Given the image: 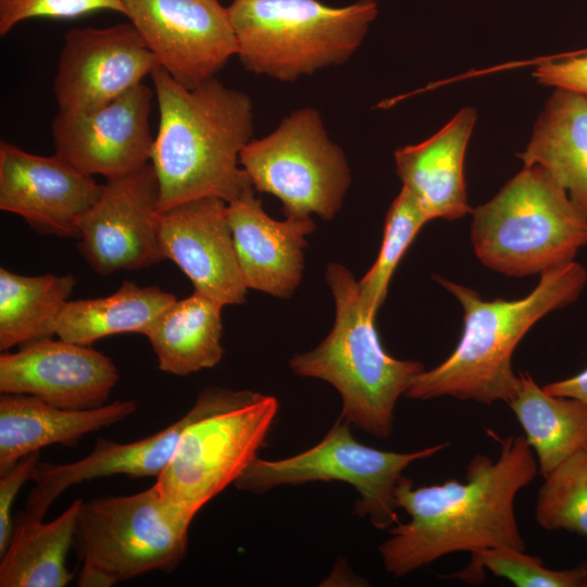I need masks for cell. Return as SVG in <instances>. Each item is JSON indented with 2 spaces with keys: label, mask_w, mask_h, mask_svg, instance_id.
Here are the masks:
<instances>
[{
  "label": "cell",
  "mask_w": 587,
  "mask_h": 587,
  "mask_svg": "<svg viewBox=\"0 0 587 587\" xmlns=\"http://www.w3.org/2000/svg\"><path fill=\"white\" fill-rule=\"evenodd\" d=\"M496 461L477 453L469 462L465 480L414 487L404 476L395 496L408 523L389 528L379 552L387 573L401 577L449 553L488 548L525 551L514 501L538 473L534 451L524 436L499 437Z\"/></svg>",
  "instance_id": "6da1fadb"
},
{
  "label": "cell",
  "mask_w": 587,
  "mask_h": 587,
  "mask_svg": "<svg viewBox=\"0 0 587 587\" xmlns=\"http://www.w3.org/2000/svg\"><path fill=\"white\" fill-rule=\"evenodd\" d=\"M150 76L159 108L150 163L160 211L201 198L229 203L254 189L239 161L253 133L249 96L215 77L188 88L162 66Z\"/></svg>",
  "instance_id": "7a4b0ae2"
},
{
  "label": "cell",
  "mask_w": 587,
  "mask_h": 587,
  "mask_svg": "<svg viewBox=\"0 0 587 587\" xmlns=\"http://www.w3.org/2000/svg\"><path fill=\"white\" fill-rule=\"evenodd\" d=\"M463 309V332L452 353L420 373L405 392L415 400L444 396L491 404L514 397L520 377L513 352L526 333L547 314L574 303L587 283V272L574 260L540 274L537 286L517 300H483L469 287L434 277Z\"/></svg>",
  "instance_id": "3957f363"
},
{
  "label": "cell",
  "mask_w": 587,
  "mask_h": 587,
  "mask_svg": "<svg viewBox=\"0 0 587 587\" xmlns=\"http://www.w3.org/2000/svg\"><path fill=\"white\" fill-rule=\"evenodd\" d=\"M335 301L330 333L314 349L296 354L289 365L296 375L329 383L342 401L340 417L376 438L394 429L397 401L425 369L421 362L388 354L365 308L359 282L339 263L326 268Z\"/></svg>",
  "instance_id": "277c9868"
},
{
  "label": "cell",
  "mask_w": 587,
  "mask_h": 587,
  "mask_svg": "<svg viewBox=\"0 0 587 587\" xmlns=\"http://www.w3.org/2000/svg\"><path fill=\"white\" fill-rule=\"evenodd\" d=\"M245 68L295 82L349 60L378 14L375 0L330 7L319 0H233L227 7Z\"/></svg>",
  "instance_id": "5b68a950"
},
{
  "label": "cell",
  "mask_w": 587,
  "mask_h": 587,
  "mask_svg": "<svg viewBox=\"0 0 587 587\" xmlns=\"http://www.w3.org/2000/svg\"><path fill=\"white\" fill-rule=\"evenodd\" d=\"M471 213L476 257L507 276L540 275L587 245V215L538 165L524 166Z\"/></svg>",
  "instance_id": "8992f818"
},
{
  "label": "cell",
  "mask_w": 587,
  "mask_h": 587,
  "mask_svg": "<svg viewBox=\"0 0 587 587\" xmlns=\"http://www.w3.org/2000/svg\"><path fill=\"white\" fill-rule=\"evenodd\" d=\"M193 407L196 415L154 486L166 501L196 515L258 458L278 402L251 390L207 387Z\"/></svg>",
  "instance_id": "52a82bcc"
},
{
  "label": "cell",
  "mask_w": 587,
  "mask_h": 587,
  "mask_svg": "<svg viewBox=\"0 0 587 587\" xmlns=\"http://www.w3.org/2000/svg\"><path fill=\"white\" fill-rule=\"evenodd\" d=\"M195 516L166 501L154 485L82 501L73 539L82 562L77 585L110 587L153 571L172 572L186 555Z\"/></svg>",
  "instance_id": "ba28073f"
},
{
  "label": "cell",
  "mask_w": 587,
  "mask_h": 587,
  "mask_svg": "<svg viewBox=\"0 0 587 587\" xmlns=\"http://www.w3.org/2000/svg\"><path fill=\"white\" fill-rule=\"evenodd\" d=\"M239 161L252 187L278 198L289 218L334 217L351 182L344 151L313 108L292 111L272 133L251 139Z\"/></svg>",
  "instance_id": "9c48e42d"
},
{
  "label": "cell",
  "mask_w": 587,
  "mask_h": 587,
  "mask_svg": "<svg viewBox=\"0 0 587 587\" xmlns=\"http://www.w3.org/2000/svg\"><path fill=\"white\" fill-rule=\"evenodd\" d=\"M449 445L440 442L411 452L379 450L359 442L350 424L339 417L315 446L280 460L257 458L234 485L262 494L282 485L340 480L359 494L355 513L369 517L376 528L388 529L400 523L395 491L402 472Z\"/></svg>",
  "instance_id": "30bf717a"
},
{
  "label": "cell",
  "mask_w": 587,
  "mask_h": 587,
  "mask_svg": "<svg viewBox=\"0 0 587 587\" xmlns=\"http://www.w3.org/2000/svg\"><path fill=\"white\" fill-rule=\"evenodd\" d=\"M124 15L176 82L193 88L236 55L227 8L218 0H123Z\"/></svg>",
  "instance_id": "8fae6325"
},
{
  "label": "cell",
  "mask_w": 587,
  "mask_h": 587,
  "mask_svg": "<svg viewBox=\"0 0 587 587\" xmlns=\"http://www.w3.org/2000/svg\"><path fill=\"white\" fill-rule=\"evenodd\" d=\"M159 184L151 163L102 186L85 215L77 249L98 274L140 270L164 260L159 241Z\"/></svg>",
  "instance_id": "7c38bea8"
},
{
  "label": "cell",
  "mask_w": 587,
  "mask_h": 587,
  "mask_svg": "<svg viewBox=\"0 0 587 587\" xmlns=\"http://www.w3.org/2000/svg\"><path fill=\"white\" fill-rule=\"evenodd\" d=\"M160 63L130 23L73 28L64 36L54 77L59 111L97 110L143 83Z\"/></svg>",
  "instance_id": "4fadbf2b"
},
{
  "label": "cell",
  "mask_w": 587,
  "mask_h": 587,
  "mask_svg": "<svg viewBox=\"0 0 587 587\" xmlns=\"http://www.w3.org/2000/svg\"><path fill=\"white\" fill-rule=\"evenodd\" d=\"M154 95L141 83L97 110L59 111L51 125L54 154L107 179L141 170L151 161L154 142L149 124Z\"/></svg>",
  "instance_id": "5bb4252c"
},
{
  "label": "cell",
  "mask_w": 587,
  "mask_h": 587,
  "mask_svg": "<svg viewBox=\"0 0 587 587\" xmlns=\"http://www.w3.org/2000/svg\"><path fill=\"white\" fill-rule=\"evenodd\" d=\"M102 186L55 154L42 157L0 143V209L41 234L78 238Z\"/></svg>",
  "instance_id": "9a60e30c"
},
{
  "label": "cell",
  "mask_w": 587,
  "mask_h": 587,
  "mask_svg": "<svg viewBox=\"0 0 587 587\" xmlns=\"http://www.w3.org/2000/svg\"><path fill=\"white\" fill-rule=\"evenodd\" d=\"M118 379L111 358L59 337L33 340L0 355L1 394L29 395L62 409L104 405Z\"/></svg>",
  "instance_id": "2e32d148"
},
{
  "label": "cell",
  "mask_w": 587,
  "mask_h": 587,
  "mask_svg": "<svg viewBox=\"0 0 587 587\" xmlns=\"http://www.w3.org/2000/svg\"><path fill=\"white\" fill-rule=\"evenodd\" d=\"M162 255L191 280L195 291L223 305L245 302V284L228 220L227 203L201 198L161 212Z\"/></svg>",
  "instance_id": "e0dca14e"
},
{
  "label": "cell",
  "mask_w": 587,
  "mask_h": 587,
  "mask_svg": "<svg viewBox=\"0 0 587 587\" xmlns=\"http://www.w3.org/2000/svg\"><path fill=\"white\" fill-rule=\"evenodd\" d=\"M227 212L247 288L289 298L302 278L305 237L315 229L314 221L272 218L254 189L227 203Z\"/></svg>",
  "instance_id": "ac0fdd59"
},
{
  "label": "cell",
  "mask_w": 587,
  "mask_h": 587,
  "mask_svg": "<svg viewBox=\"0 0 587 587\" xmlns=\"http://www.w3.org/2000/svg\"><path fill=\"white\" fill-rule=\"evenodd\" d=\"M195 415L192 405L182 419L166 428L133 442L120 444L99 438L88 455L72 463L40 461L25 510L42 519L65 489L85 480L113 475L157 478L170 463L184 429Z\"/></svg>",
  "instance_id": "d6986e66"
},
{
  "label": "cell",
  "mask_w": 587,
  "mask_h": 587,
  "mask_svg": "<svg viewBox=\"0 0 587 587\" xmlns=\"http://www.w3.org/2000/svg\"><path fill=\"white\" fill-rule=\"evenodd\" d=\"M476 118L473 108H463L425 141L395 152L402 186L416 197L429 220H457L472 212L464 157Z\"/></svg>",
  "instance_id": "ffe728a7"
},
{
  "label": "cell",
  "mask_w": 587,
  "mask_h": 587,
  "mask_svg": "<svg viewBox=\"0 0 587 587\" xmlns=\"http://www.w3.org/2000/svg\"><path fill=\"white\" fill-rule=\"evenodd\" d=\"M137 410L135 400H116L88 410L52 405L29 395L0 397V475L22 458L41 448L75 444L83 436L126 420Z\"/></svg>",
  "instance_id": "44dd1931"
},
{
  "label": "cell",
  "mask_w": 587,
  "mask_h": 587,
  "mask_svg": "<svg viewBox=\"0 0 587 587\" xmlns=\"http://www.w3.org/2000/svg\"><path fill=\"white\" fill-rule=\"evenodd\" d=\"M517 155L544 168L587 215V96L555 88Z\"/></svg>",
  "instance_id": "7402d4cb"
},
{
  "label": "cell",
  "mask_w": 587,
  "mask_h": 587,
  "mask_svg": "<svg viewBox=\"0 0 587 587\" xmlns=\"http://www.w3.org/2000/svg\"><path fill=\"white\" fill-rule=\"evenodd\" d=\"M223 304L198 291L175 300L151 324L145 336L162 372L185 376L215 366L222 347Z\"/></svg>",
  "instance_id": "603a6c76"
},
{
  "label": "cell",
  "mask_w": 587,
  "mask_h": 587,
  "mask_svg": "<svg viewBox=\"0 0 587 587\" xmlns=\"http://www.w3.org/2000/svg\"><path fill=\"white\" fill-rule=\"evenodd\" d=\"M83 500H75L51 522L20 511L0 555L1 587H64L73 578L66 558L73 546L77 513Z\"/></svg>",
  "instance_id": "cb8c5ba5"
},
{
  "label": "cell",
  "mask_w": 587,
  "mask_h": 587,
  "mask_svg": "<svg viewBox=\"0 0 587 587\" xmlns=\"http://www.w3.org/2000/svg\"><path fill=\"white\" fill-rule=\"evenodd\" d=\"M519 377L517 390L508 404L544 477L587 445V404L548 394L528 373H520Z\"/></svg>",
  "instance_id": "d4e9b609"
},
{
  "label": "cell",
  "mask_w": 587,
  "mask_h": 587,
  "mask_svg": "<svg viewBox=\"0 0 587 587\" xmlns=\"http://www.w3.org/2000/svg\"><path fill=\"white\" fill-rule=\"evenodd\" d=\"M176 297L157 286L140 287L125 280L103 298L68 301L57 323L55 336L89 346L115 334H146Z\"/></svg>",
  "instance_id": "484cf974"
},
{
  "label": "cell",
  "mask_w": 587,
  "mask_h": 587,
  "mask_svg": "<svg viewBox=\"0 0 587 587\" xmlns=\"http://www.w3.org/2000/svg\"><path fill=\"white\" fill-rule=\"evenodd\" d=\"M76 285L72 274L26 276L0 268V350L53 337Z\"/></svg>",
  "instance_id": "4316f807"
},
{
  "label": "cell",
  "mask_w": 587,
  "mask_h": 587,
  "mask_svg": "<svg viewBox=\"0 0 587 587\" xmlns=\"http://www.w3.org/2000/svg\"><path fill=\"white\" fill-rule=\"evenodd\" d=\"M428 221L430 220L420 201L402 186L387 212L376 261L359 280L363 303L373 315H376L385 301L391 276L404 252Z\"/></svg>",
  "instance_id": "83f0119b"
},
{
  "label": "cell",
  "mask_w": 587,
  "mask_h": 587,
  "mask_svg": "<svg viewBox=\"0 0 587 587\" xmlns=\"http://www.w3.org/2000/svg\"><path fill=\"white\" fill-rule=\"evenodd\" d=\"M535 517L544 529L587 536V445L544 476Z\"/></svg>",
  "instance_id": "f1b7e54d"
},
{
  "label": "cell",
  "mask_w": 587,
  "mask_h": 587,
  "mask_svg": "<svg viewBox=\"0 0 587 587\" xmlns=\"http://www.w3.org/2000/svg\"><path fill=\"white\" fill-rule=\"evenodd\" d=\"M486 571L517 587H587V561L571 569L551 570L545 566L539 557L511 548L471 552L467 565L446 577L480 584L485 580Z\"/></svg>",
  "instance_id": "f546056e"
},
{
  "label": "cell",
  "mask_w": 587,
  "mask_h": 587,
  "mask_svg": "<svg viewBox=\"0 0 587 587\" xmlns=\"http://www.w3.org/2000/svg\"><path fill=\"white\" fill-rule=\"evenodd\" d=\"M98 10L124 14L123 0H0V36L28 18H72Z\"/></svg>",
  "instance_id": "4dcf8cb0"
},
{
  "label": "cell",
  "mask_w": 587,
  "mask_h": 587,
  "mask_svg": "<svg viewBox=\"0 0 587 587\" xmlns=\"http://www.w3.org/2000/svg\"><path fill=\"white\" fill-rule=\"evenodd\" d=\"M533 75L539 84L587 96V49L546 59Z\"/></svg>",
  "instance_id": "1f68e13d"
},
{
  "label": "cell",
  "mask_w": 587,
  "mask_h": 587,
  "mask_svg": "<svg viewBox=\"0 0 587 587\" xmlns=\"http://www.w3.org/2000/svg\"><path fill=\"white\" fill-rule=\"evenodd\" d=\"M39 459V451L30 453L0 475V555L5 551L12 533L14 500L25 483L35 480Z\"/></svg>",
  "instance_id": "d6a6232c"
},
{
  "label": "cell",
  "mask_w": 587,
  "mask_h": 587,
  "mask_svg": "<svg viewBox=\"0 0 587 587\" xmlns=\"http://www.w3.org/2000/svg\"><path fill=\"white\" fill-rule=\"evenodd\" d=\"M542 388L550 395L574 398L587 404V367L572 377L546 384Z\"/></svg>",
  "instance_id": "836d02e7"
}]
</instances>
